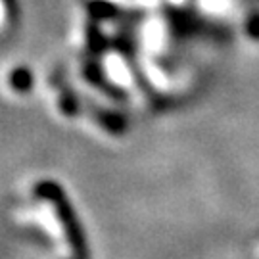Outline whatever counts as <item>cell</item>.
<instances>
[{
  "mask_svg": "<svg viewBox=\"0 0 259 259\" xmlns=\"http://www.w3.org/2000/svg\"><path fill=\"white\" fill-rule=\"evenodd\" d=\"M31 83H33V75L29 69L25 67H18V69H14L12 75H10V87L14 89V91H18V93H25L31 89Z\"/></svg>",
  "mask_w": 259,
  "mask_h": 259,
  "instance_id": "cell-1",
  "label": "cell"
},
{
  "mask_svg": "<svg viewBox=\"0 0 259 259\" xmlns=\"http://www.w3.org/2000/svg\"><path fill=\"white\" fill-rule=\"evenodd\" d=\"M16 16V2L14 0H0V27L12 23Z\"/></svg>",
  "mask_w": 259,
  "mask_h": 259,
  "instance_id": "cell-2",
  "label": "cell"
}]
</instances>
